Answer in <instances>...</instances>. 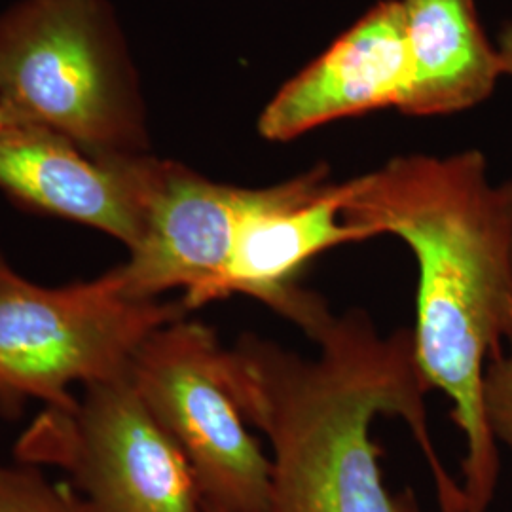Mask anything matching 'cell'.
I'll list each match as a JSON object with an SVG mask.
<instances>
[{
    "instance_id": "cell-1",
    "label": "cell",
    "mask_w": 512,
    "mask_h": 512,
    "mask_svg": "<svg viewBox=\"0 0 512 512\" xmlns=\"http://www.w3.org/2000/svg\"><path fill=\"white\" fill-rule=\"evenodd\" d=\"M313 357L270 338L241 334L224 349L226 380L249 425L272 448L268 512H421L414 492L395 494L372 439L378 416L408 425L435 478L440 507L465 497L433 439L412 330L382 334L363 310L330 315L311 336Z\"/></svg>"
},
{
    "instance_id": "cell-2",
    "label": "cell",
    "mask_w": 512,
    "mask_h": 512,
    "mask_svg": "<svg viewBox=\"0 0 512 512\" xmlns=\"http://www.w3.org/2000/svg\"><path fill=\"white\" fill-rule=\"evenodd\" d=\"M344 215L418 260L416 359L452 401L467 440V512L494 499L499 454L484 412V370L512 344V181L492 184L482 152L399 156L346 183Z\"/></svg>"
},
{
    "instance_id": "cell-3",
    "label": "cell",
    "mask_w": 512,
    "mask_h": 512,
    "mask_svg": "<svg viewBox=\"0 0 512 512\" xmlns=\"http://www.w3.org/2000/svg\"><path fill=\"white\" fill-rule=\"evenodd\" d=\"M0 92L95 158L148 152L135 67L107 0H21L0 16Z\"/></svg>"
},
{
    "instance_id": "cell-4",
    "label": "cell",
    "mask_w": 512,
    "mask_h": 512,
    "mask_svg": "<svg viewBox=\"0 0 512 512\" xmlns=\"http://www.w3.org/2000/svg\"><path fill=\"white\" fill-rule=\"evenodd\" d=\"M186 311L181 298H131L114 268L42 287L0 253V410L16 414L27 401L73 408L71 385L126 376L148 336Z\"/></svg>"
},
{
    "instance_id": "cell-5",
    "label": "cell",
    "mask_w": 512,
    "mask_h": 512,
    "mask_svg": "<svg viewBox=\"0 0 512 512\" xmlns=\"http://www.w3.org/2000/svg\"><path fill=\"white\" fill-rule=\"evenodd\" d=\"M215 330L181 317L154 330L129 378L190 463L207 512H268L272 459L249 433Z\"/></svg>"
},
{
    "instance_id": "cell-6",
    "label": "cell",
    "mask_w": 512,
    "mask_h": 512,
    "mask_svg": "<svg viewBox=\"0 0 512 512\" xmlns=\"http://www.w3.org/2000/svg\"><path fill=\"white\" fill-rule=\"evenodd\" d=\"M21 463L63 467L88 512H207L190 463L126 376L46 408L18 444Z\"/></svg>"
},
{
    "instance_id": "cell-7",
    "label": "cell",
    "mask_w": 512,
    "mask_h": 512,
    "mask_svg": "<svg viewBox=\"0 0 512 512\" xmlns=\"http://www.w3.org/2000/svg\"><path fill=\"white\" fill-rule=\"evenodd\" d=\"M344 200L346 183H330L327 165L256 188L207 304L232 294L255 298L311 340L332 311L323 296L300 285V277L330 249L374 238L346 219Z\"/></svg>"
},
{
    "instance_id": "cell-8",
    "label": "cell",
    "mask_w": 512,
    "mask_h": 512,
    "mask_svg": "<svg viewBox=\"0 0 512 512\" xmlns=\"http://www.w3.org/2000/svg\"><path fill=\"white\" fill-rule=\"evenodd\" d=\"M162 160L143 154L95 158L40 126L0 131V190L44 215L74 220L122 241L143 234Z\"/></svg>"
},
{
    "instance_id": "cell-9",
    "label": "cell",
    "mask_w": 512,
    "mask_h": 512,
    "mask_svg": "<svg viewBox=\"0 0 512 512\" xmlns=\"http://www.w3.org/2000/svg\"><path fill=\"white\" fill-rule=\"evenodd\" d=\"M255 190L217 183L186 165L162 160L141 239L128 260L114 268L126 294L158 300L183 289L186 310L205 306Z\"/></svg>"
},
{
    "instance_id": "cell-10",
    "label": "cell",
    "mask_w": 512,
    "mask_h": 512,
    "mask_svg": "<svg viewBox=\"0 0 512 512\" xmlns=\"http://www.w3.org/2000/svg\"><path fill=\"white\" fill-rule=\"evenodd\" d=\"M408 71L403 2H378L275 93L258 118V133L287 143L334 120L401 109Z\"/></svg>"
},
{
    "instance_id": "cell-11",
    "label": "cell",
    "mask_w": 512,
    "mask_h": 512,
    "mask_svg": "<svg viewBox=\"0 0 512 512\" xmlns=\"http://www.w3.org/2000/svg\"><path fill=\"white\" fill-rule=\"evenodd\" d=\"M408 86L401 109L439 116L486 101L503 73L499 50L484 35L475 0H401Z\"/></svg>"
},
{
    "instance_id": "cell-12",
    "label": "cell",
    "mask_w": 512,
    "mask_h": 512,
    "mask_svg": "<svg viewBox=\"0 0 512 512\" xmlns=\"http://www.w3.org/2000/svg\"><path fill=\"white\" fill-rule=\"evenodd\" d=\"M0 512H88L73 486L57 484L35 465L0 467Z\"/></svg>"
},
{
    "instance_id": "cell-13",
    "label": "cell",
    "mask_w": 512,
    "mask_h": 512,
    "mask_svg": "<svg viewBox=\"0 0 512 512\" xmlns=\"http://www.w3.org/2000/svg\"><path fill=\"white\" fill-rule=\"evenodd\" d=\"M484 412L495 440L512 452V344L484 370Z\"/></svg>"
},
{
    "instance_id": "cell-14",
    "label": "cell",
    "mask_w": 512,
    "mask_h": 512,
    "mask_svg": "<svg viewBox=\"0 0 512 512\" xmlns=\"http://www.w3.org/2000/svg\"><path fill=\"white\" fill-rule=\"evenodd\" d=\"M497 50L503 61V73L505 76L512 78V21L503 27V31L499 33V42H497Z\"/></svg>"
},
{
    "instance_id": "cell-15",
    "label": "cell",
    "mask_w": 512,
    "mask_h": 512,
    "mask_svg": "<svg viewBox=\"0 0 512 512\" xmlns=\"http://www.w3.org/2000/svg\"><path fill=\"white\" fill-rule=\"evenodd\" d=\"M19 126H29L25 124L18 114L14 112V109L8 105L6 97L0 92V131H6V129L19 128Z\"/></svg>"
}]
</instances>
